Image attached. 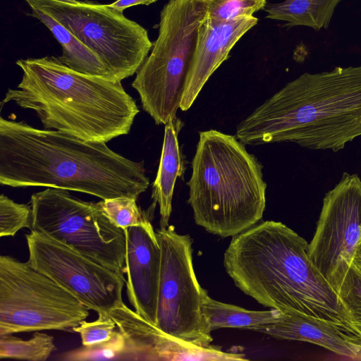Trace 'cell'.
Here are the masks:
<instances>
[{
  "label": "cell",
  "instance_id": "1",
  "mask_svg": "<svg viewBox=\"0 0 361 361\" xmlns=\"http://www.w3.org/2000/svg\"><path fill=\"white\" fill-rule=\"evenodd\" d=\"M0 183L64 189L102 200H137L149 180L143 161L127 159L106 143L1 117Z\"/></svg>",
  "mask_w": 361,
  "mask_h": 361
},
{
  "label": "cell",
  "instance_id": "2",
  "mask_svg": "<svg viewBox=\"0 0 361 361\" xmlns=\"http://www.w3.org/2000/svg\"><path fill=\"white\" fill-rule=\"evenodd\" d=\"M224 265L235 285L263 306L353 330L338 293L312 262L308 243L283 223L262 221L233 236Z\"/></svg>",
  "mask_w": 361,
  "mask_h": 361
},
{
  "label": "cell",
  "instance_id": "3",
  "mask_svg": "<svg viewBox=\"0 0 361 361\" xmlns=\"http://www.w3.org/2000/svg\"><path fill=\"white\" fill-rule=\"evenodd\" d=\"M361 136V66L305 73L237 126L245 145L291 142L338 152Z\"/></svg>",
  "mask_w": 361,
  "mask_h": 361
},
{
  "label": "cell",
  "instance_id": "4",
  "mask_svg": "<svg viewBox=\"0 0 361 361\" xmlns=\"http://www.w3.org/2000/svg\"><path fill=\"white\" fill-rule=\"evenodd\" d=\"M23 72L1 105L13 102L34 111L44 129L106 143L130 133L140 110L121 81L78 72L59 57L20 59Z\"/></svg>",
  "mask_w": 361,
  "mask_h": 361
},
{
  "label": "cell",
  "instance_id": "5",
  "mask_svg": "<svg viewBox=\"0 0 361 361\" xmlns=\"http://www.w3.org/2000/svg\"><path fill=\"white\" fill-rule=\"evenodd\" d=\"M262 168L235 136L216 130L200 132L187 183L195 223L223 238L257 224L266 206Z\"/></svg>",
  "mask_w": 361,
  "mask_h": 361
},
{
  "label": "cell",
  "instance_id": "6",
  "mask_svg": "<svg viewBox=\"0 0 361 361\" xmlns=\"http://www.w3.org/2000/svg\"><path fill=\"white\" fill-rule=\"evenodd\" d=\"M206 16L202 0H169L161 11L158 37L132 82L143 110L157 125L176 116Z\"/></svg>",
  "mask_w": 361,
  "mask_h": 361
},
{
  "label": "cell",
  "instance_id": "7",
  "mask_svg": "<svg viewBox=\"0 0 361 361\" xmlns=\"http://www.w3.org/2000/svg\"><path fill=\"white\" fill-rule=\"evenodd\" d=\"M58 20L119 81L133 75L153 45L147 30L123 12L91 1L24 0Z\"/></svg>",
  "mask_w": 361,
  "mask_h": 361
},
{
  "label": "cell",
  "instance_id": "8",
  "mask_svg": "<svg viewBox=\"0 0 361 361\" xmlns=\"http://www.w3.org/2000/svg\"><path fill=\"white\" fill-rule=\"evenodd\" d=\"M30 231L46 235L124 276L125 230L114 225L98 202H86L69 190L47 188L30 198Z\"/></svg>",
  "mask_w": 361,
  "mask_h": 361
},
{
  "label": "cell",
  "instance_id": "9",
  "mask_svg": "<svg viewBox=\"0 0 361 361\" xmlns=\"http://www.w3.org/2000/svg\"><path fill=\"white\" fill-rule=\"evenodd\" d=\"M88 315L86 306L27 262L0 256V336L73 331Z\"/></svg>",
  "mask_w": 361,
  "mask_h": 361
},
{
  "label": "cell",
  "instance_id": "10",
  "mask_svg": "<svg viewBox=\"0 0 361 361\" xmlns=\"http://www.w3.org/2000/svg\"><path fill=\"white\" fill-rule=\"evenodd\" d=\"M161 250L157 323L159 329L197 346L213 338L202 311V288L192 264V240L173 226L156 231Z\"/></svg>",
  "mask_w": 361,
  "mask_h": 361
},
{
  "label": "cell",
  "instance_id": "11",
  "mask_svg": "<svg viewBox=\"0 0 361 361\" xmlns=\"http://www.w3.org/2000/svg\"><path fill=\"white\" fill-rule=\"evenodd\" d=\"M25 238L27 262L89 310L109 313L123 302V276L42 233L31 231Z\"/></svg>",
  "mask_w": 361,
  "mask_h": 361
},
{
  "label": "cell",
  "instance_id": "12",
  "mask_svg": "<svg viewBox=\"0 0 361 361\" xmlns=\"http://www.w3.org/2000/svg\"><path fill=\"white\" fill-rule=\"evenodd\" d=\"M361 237V180L344 172L323 200L308 254L338 293Z\"/></svg>",
  "mask_w": 361,
  "mask_h": 361
},
{
  "label": "cell",
  "instance_id": "13",
  "mask_svg": "<svg viewBox=\"0 0 361 361\" xmlns=\"http://www.w3.org/2000/svg\"><path fill=\"white\" fill-rule=\"evenodd\" d=\"M125 340L121 360H247L244 353L221 346H197L171 336L123 302L109 313Z\"/></svg>",
  "mask_w": 361,
  "mask_h": 361
},
{
  "label": "cell",
  "instance_id": "14",
  "mask_svg": "<svg viewBox=\"0 0 361 361\" xmlns=\"http://www.w3.org/2000/svg\"><path fill=\"white\" fill-rule=\"evenodd\" d=\"M126 293L135 311L156 325L161 250L149 219L125 229Z\"/></svg>",
  "mask_w": 361,
  "mask_h": 361
},
{
  "label": "cell",
  "instance_id": "15",
  "mask_svg": "<svg viewBox=\"0 0 361 361\" xmlns=\"http://www.w3.org/2000/svg\"><path fill=\"white\" fill-rule=\"evenodd\" d=\"M253 16L232 20H219L207 15L201 22L195 51L186 76L180 104L188 110L209 77L228 58L238 40L257 24Z\"/></svg>",
  "mask_w": 361,
  "mask_h": 361
},
{
  "label": "cell",
  "instance_id": "16",
  "mask_svg": "<svg viewBox=\"0 0 361 361\" xmlns=\"http://www.w3.org/2000/svg\"><path fill=\"white\" fill-rule=\"evenodd\" d=\"M251 330L277 339L309 342L353 359L361 357V338L353 330L315 318L283 312L277 322Z\"/></svg>",
  "mask_w": 361,
  "mask_h": 361
},
{
  "label": "cell",
  "instance_id": "17",
  "mask_svg": "<svg viewBox=\"0 0 361 361\" xmlns=\"http://www.w3.org/2000/svg\"><path fill=\"white\" fill-rule=\"evenodd\" d=\"M183 123L176 116L165 124L164 142L157 174L152 185L153 206L159 204L160 228L169 226L176 180L183 173V161L178 135Z\"/></svg>",
  "mask_w": 361,
  "mask_h": 361
},
{
  "label": "cell",
  "instance_id": "18",
  "mask_svg": "<svg viewBox=\"0 0 361 361\" xmlns=\"http://www.w3.org/2000/svg\"><path fill=\"white\" fill-rule=\"evenodd\" d=\"M30 9L28 15L42 22L61 46L59 59L63 63L82 73L115 79L99 59L58 20L39 9Z\"/></svg>",
  "mask_w": 361,
  "mask_h": 361
},
{
  "label": "cell",
  "instance_id": "19",
  "mask_svg": "<svg viewBox=\"0 0 361 361\" xmlns=\"http://www.w3.org/2000/svg\"><path fill=\"white\" fill-rule=\"evenodd\" d=\"M202 311L209 329L236 328L251 330L252 328L277 322L283 312L271 309L266 311L249 310L221 302L210 298L202 288Z\"/></svg>",
  "mask_w": 361,
  "mask_h": 361
},
{
  "label": "cell",
  "instance_id": "20",
  "mask_svg": "<svg viewBox=\"0 0 361 361\" xmlns=\"http://www.w3.org/2000/svg\"><path fill=\"white\" fill-rule=\"evenodd\" d=\"M342 0H283L267 4V18L287 22L283 26L303 25L314 30L328 29L336 7Z\"/></svg>",
  "mask_w": 361,
  "mask_h": 361
},
{
  "label": "cell",
  "instance_id": "21",
  "mask_svg": "<svg viewBox=\"0 0 361 361\" xmlns=\"http://www.w3.org/2000/svg\"><path fill=\"white\" fill-rule=\"evenodd\" d=\"M56 350L54 337L35 332L30 338L6 334L0 336V358L26 361H45Z\"/></svg>",
  "mask_w": 361,
  "mask_h": 361
},
{
  "label": "cell",
  "instance_id": "22",
  "mask_svg": "<svg viewBox=\"0 0 361 361\" xmlns=\"http://www.w3.org/2000/svg\"><path fill=\"white\" fill-rule=\"evenodd\" d=\"M136 199L119 197L98 202L102 212L116 226L126 229L140 225L148 219L137 204Z\"/></svg>",
  "mask_w": 361,
  "mask_h": 361
},
{
  "label": "cell",
  "instance_id": "23",
  "mask_svg": "<svg viewBox=\"0 0 361 361\" xmlns=\"http://www.w3.org/2000/svg\"><path fill=\"white\" fill-rule=\"evenodd\" d=\"M125 349V340L116 329L107 341L92 345H83L67 351L59 358L64 361L121 360Z\"/></svg>",
  "mask_w": 361,
  "mask_h": 361
},
{
  "label": "cell",
  "instance_id": "24",
  "mask_svg": "<svg viewBox=\"0 0 361 361\" xmlns=\"http://www.w3.org/2000/svg\"><path fill=\"white\" fill-rule=\"evenodd\" d=\"M350 325L361 338V273L351 266L338 293Z\"/></svg>",
  "mask_w": 361,
  "mask_h": 361
},
{
  "label": "cell",
  "instance_id": "25",
  "mask_svg": "<svg viewBox=\"0 0 361 361\" xmlns=\"http://www.w3.org/2000/svg\"><path fill=\"white\" fill-rule=\"evenodd\" d=\"M32 210L30 205L14 202L4 194L0 196V236H13L23 228H30Z\"/></svg>",
  "mask_w": 361,
  "mask_h": 361
},
{
  "label": "cell",
  "instance_id": "26",
  "mask_svg": "<svg viewBox=\"0 0 361 361\" xmlns=\"http://www.w3.org/2000/svg\"><path fill=\"white\" fill-rule=\"evenodd\" d=\"M209 17L219 20H232L252 16L264 9L267 0H202Z\"/></svg>",
  "mask_w": 361,
  "mask_h": 361
},
{
  "label": "cell",
  "instance_id": "27",
  "mask_svg": "<svg viewBox=\"0 0 361 361\" xmlns=\"http://www.w3.org/2000/svg\"><path fill=\"white\" fill-rule=\"evenodd\" d=\"M116 324L109 313H98L93 322L82 321L73 331L80 335L82 345H92L109 341L116 331Z\"/></svg>",
  "mask_w": 361,
  "mask_h": 361
},
{
  "label": "cell",
  "instance_id": "28",
  "mask_svg": "<svg viewBox=\"0 0 361 361\" xmlns=\"http://www.w3.org/2000/svg\"><path fill=\"white\" fill-rule=\"evenodd\" d=\"M158 0H116L110 4V6L123 12V11L129 7L137 5H149Z\"/></svg>",
  "mask_w": 361,
  "mask_h": 361
},
{
  "label": "cell",
  "instance_id": "29",
  "mask_svg": "<svg viewBox=\"0 0 361 361\" xmlns=\"http://www.w3.org/2000/svg\"><path fill=\"white\" fill-rule=\"evenodd\" d=\"M351 266L361 273V237L355 252Z\"/></svg>",
  "mask_w": 361,
  "mask_h": 361
},
{
  "label": "cell",
  "instance_id": "30",
  "mask_svg": "<svg viewBox=\"0 0 361 361\" xmlns=\"http://www.w3.org/2000/svg\"><path fill=\"white\" fill-rule=\"evenodd\" d=\"M64 1H69V2H72V3H76V2L78 1V0H64Z\"/></svg>",
  "mask_w": 361,
  "mask_h": 361
}]
</instances>
